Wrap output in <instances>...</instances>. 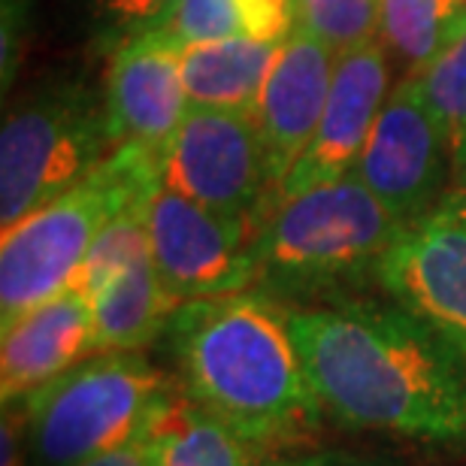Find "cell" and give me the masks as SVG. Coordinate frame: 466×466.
Instances as JSON below:
<instances>
[{
	"label": "cell",
	"instance_id": "6da1fadb",
	"mask_svg": "<svg viewBox=\"0 0 466 466\" xmlns=\"http://www.w3.org/2000/svg\"><path fill=\"white\" fill-rule=\"evenodd\" d=\"M321 412L342 427L466 440V360L403 306L337 300L288 309Z\"/></svg>",
	"mask_w": 466,
	"mask_h": 466
},
{
	"label": "cell",
	"instance_id": "7a4b0ae2",
	"mask_svg": "<svg viewBox=\"0 0 466 466\" xmlns=\"http://www.w3.org/2000/svg\"><path fill=\"white\" fill-rule=\"evenodd\" d=\"M167 346L182 394L264 449L319 421L288 309L264 291L182 303Z\"/></svg>",
	"mask_w": 466,
	"mask_h": 466
},
{
	"label": "cell",
	"instance_id": "3957f363",
	"mask_svg": "<svg viewBox=\"0 0 466 466\" xmlns=\"http://www.w3.org/2000/svg\"><path fill=\"white\" fill-rule=\"evenodd\" d=\"M406 225L349 173L276 200L258 225V285L273 294H321L379 279Z\"/></svg>",
	"mask_w": 466,
	"mask_h": 466
},
{
	"label": "cell",
	"instance_id": "277c9868",
	"mask_svg": "<svg viewBox=\"0 0 466 466\" xmlns=\"http://www.w3.org/2000/svg\"><path fill=\"white\" fill-rule=\"evenodd\" d=\"M157 185L161 157L139 146H118L86 182L6 228L0 246V328L76 285L106 221Z\"/></svg>",
	"mask_w": 466,
	"mask_h": 466
},
{
	"label": "cell",
	"instance_id": "5b68a950",
	"mask_svg": "<svg viewBox=\"0 0 466 466\" xmlns=\"http://www.w3.org/2000/svg\"><path fill=\"white\" fill-rule=\"evenodd\" d=\"M173 390L146 354H91L22 400L31 466H76L139 440Z\"/></svg>",
	"mask_w": 466,
	"mask_h": 466
},
{
	"label": "cell",
	"instance_id": "8992f818",
	"mask_svg": "<svg viewBox=\"0 0 466 466\" xmlns=\"http://www.w3.org/2000/svg\"><path fill=\"white\" fill-rule=\"evenodd\" d=\"M113 152L106 109L88 88L55 86L27 95L0 130L4 230L86 182Z\"/></svg>",
	"mask_w": 466,
	"mask_h": 466
},
{
	"label": "cell",
	"instance_id": "52a82bcc",
	"mask_svg": "<svg viewBox=\"0 0 466 466\" xmlns=\"http://www.w3.org/2000/svg\"><path fill=\"white\" fill-rule=\"evenodd\" d=\"M161 185L260 225L276 203V179L255 116L191 106L161 155Z\"/></svg>",
	"mask_w": 466,
	"mask_h": 466
},
{
	"label": "cell",
	"instance_id": "ba28073f",
	"mask_svg": "<svg viewBox=\"0 0 466 466\" xmlns=\"http://www.w3.org/2000/svg\"><path fill=\"white\" fill-rule=\"evenodd\" d=\"M258 221L209 209L179 191L157 188L148 207L152 264L176 306L251 291Z\"/></svg>",
	"mask_w": 466,
	"mask_h": 466
},
{
	"label": "cell",
	"instance_id": "9c48e42d",
	"mask_svg": "<svg viewBox=\"0 0 466 466\" xmlns=\"http://www.w3.org/2000/svg\"><path fill=\"white\" fill-rule=\"evenodd\" d=\"M451 167L454 157L421 91V79L403 76L390 88L351 173L409 228L445 200Z\"/></svg>",
	"mask_w": 466,
	"mask_h": 466
},
{
	"label": "cell",
	"instance_id": "30bf717a",
	"mask_svg": "<svg viewBox=\"0 0 466 466\" xmlns=\"http://www.w3.org/2000/svg\"><path fill=\"white\" fill-rule=\"evenodd\" d=\"M379 285L466 360V216L442 200L409 225L379 267Z\"/></svg>",
	"mask_w": 466,
	"mask_h": 466
},
{
	"label": "cell",
	"instance_id": "8fae6325",
	"mask_svg": "<svg viewBox=\"0 0 466 466\" xmlns=\"http://www.w3.org/2000/svg\"><path fill=\"white\" fill-rule=\"evenodd\" d=\"M388 95L390 55L379 36L351 52H342L319 130L279 185L276 200L294 198L315 185L349 176L367 146V137Z\"/></svg>",
	"mask_w": 466,
	"mask_h": 466
},
{
	"label": "cell",
	"instance_id": "7c38bea8",
	"mask_svg": "<svg viewBox=\"0 0 466 466\" xmlns=\"http://www.w3.org/2000/svg\"><path fill=\"white\" fill-rule=\"evenodd\" d=\"M104 109L116 148L139 146L161 157L191 109L179 46L157 31L118 43L109 55Z\"/></svg>",
	"mask_w": 466,
	"mask_h": 466
},
{
	"label": "cell",
	"instance_id": "4fadbf2b",
	"mask_svg": "<svg viewBox=\"0 0 466 466\" xmlns=\"http://www.w3.org/2000/svg\"><path fill=\"white\" fill-rule=\"evenodd\" d=\"M337 61L339 55L330 46H324L319 36H312L303 27H294L269 67L264 91H260L251 116L264 134L276 194L288 170L319 130L333 88Z\"/></svg>",
	"mask_w": 466,
	"mask_h": 466
},
{
	"label": "cell",
	"instance_id": "5bb4252c",
	"mask_svg": "<svg viewBox=\"0 0 466 466\" xmlns=\"http://www.w3.org/2000/svg\"><path fill=\"white\" fill-rule=\"evenodd\" d=\"M95 354V306L82 288L34 306L4 328L0 346V397L4 406L22 403L61 372Z\"/></svg>",
	"mask_w": 466,
	"mask_h": 466
},
{
	"label": "cell",
	"instance_id": "9a60e30c",
	"mask_svg": "<svg viewBox=\"0 0 466 466\" xmlns=\"http://www.w3.org/2000/svg\"><path fill=\"white\" fill-rule=\"evenodd\" d=\"M282 43L239 36L182 46V82L191 106L255 113Z\"/></svg>",
	"mask_w": 466,
	"mask_h": 466
},
{
	"label": "cell",
	"instance_id": "2e32d148",
	"mask_svg": "<svg viewBox=\"0 0 466 466\" xmlns=\"http://www.w3.org/2000/svg\"><path fill=\"white\" fill-rule=\"evenodd\" d=\"M95 306V354L139 351L167 330L179 309L157 276L152 258L137 260L91 294Z\"/></svg>",
	"mask_w": 466,
	"mask_h": 466
},
{
	"label": "cell",
	"instance_id": "e0dca14e",
	"mask_svg": "<svg viewBox=\"0 0 466 466\" xmlns=\"http://www.w3.org/2000/svg\"><path fill=\"white\" fill-rule=\"evenodd\" d=\"M148 433L157 466H264L269 461L264 445L176 390Z\"/></svg>",
	"mask_w": 466,
	"mask_h": 466
},
{
	"label": "cell",
	"instance_id": "ac0fdd59",
	"mask_svg": "<svg viewBox=\"0 0 466 466\" xmlns=\"http://www.w3.org/2000/svg\"><path fill=\"white\" fill-rule=\"evenodd\" d=\"M294 31V0H179L157 34L173 46L212 40L282 43Z\"/></svg>",
	"mask_w": 466,
	"mask_h": 466
},
{
	"label": "cell",
	"instance_id": "d6986e66",
	"mask_svg": "<svg viewBox=\"0 0 466 466\" xmlns=\"http://www.w3.org/2000/svg\"><path fill=\"white\" fill-rule=\"evenodd\" d=\"M463 18L466 9L458 0H381L379 40L406 76H421L461 31Z\"/></svg>",
	"mask_w": 466,
	"mask_h": 466
},
{
	"label": "cell",
	"instance_id": "ffe728a7",
	"mask_svg": "<svg viewBox=\"0 0 466 466\" xmlns=\"http://www.w3.org/2000/svg\"><path fill=\"white\" fill-rule=\"evenodd\" d=\"M155 191L130 200L125 209L106 221L104 230L97 233V239L91 242L88 258L76 279V288H82L88 297L100 285H106L113 276H118L121 269H127L137 260L152 258V246H148V207H152Z\"/></svg>",
	"mask_w": 466,
	"mask_h": 466
},
{
	"label": "cell",
	"instance_id": "44dd1931",
	"mask_svg": "<svg viewBox=\"0 0 466 466\" xmlns=\"http://www.w3.org/2000/svg\"><path fill=\"white\" fill-rule=\"evenodd\" d=\"M418 79L454 157L466 146V18Z\"/></svg>",
	"mask_w": 466,
	"mask_h": 466
},
{
	"label": "cell",
	"instance_id": "7402d4cb",
	"mask_svg": "<svg viewBox=\"0 0 466 466\" xmlns=\"http://www.w3.org/2000/svg\"><path fill=\"white\" fill-rule=\"evenodd\" d=\"M379 9L381 0H294V27L342 55L376 40Z\"/></svg>",
	"mask_w": 466,
	"mask_h": 466
},
{
	"label": "cell",
	"instance_id": "603a6c76",
	"mask_svg": "<svg viewBox=\"0 0 466 466\" xmlns=\"http://www.w3.org/2000/svg\"><path fill=\"white\" fill-rule=\"evenodd\" d=\"M95 4L104 31L116 49L118 43L130 40V36L157 31L179 6V0H95Z\"/></svg>",
	"mask_w": 466,
	"mask_h": 466
},
{
	"label": "cell",
	"instance_id": "cb8c5ba5",
	"mask_svg": "<svg viewBox=\"0 0 466 466\" xmlns=\"http://www.w3.org/2000/svg\"><path fill=\"white\" fill-rule=\"evenodd\" d=\"M0 466H31V445H27V418L25 403L4 406V431H0Z\"/></svg>",
	"mask_w": 466,
	"mask_h": 466
},
{
	"label": "cell",
	"instance_id": "d4e9b609",
	"mask_svg": "<svg viewBox=\"0 0 466 466\" xmlns=\"http://www.w3.org/2000/svg\"><path fill=\"white\" fill-rule=\"evenodd\" d=\"M76 466H157V449H155L152 433H146L134 442L121 445V449H116V451H106V454H100V458L82 461Z\"/></svg>",
	"mask_w": 466,
	"mask_h": 466
},
{
	"label": "cell",
	"instance_id": "484cf974",
	"mask_svg": "<svg viewBox=\"0 0 466 466\" xmlns=\"http://www.w3.org/2000/svg\"><path fill=\"white\" fill-rule=\"evenodd\" d=\"M445 200L454 203L463 216H466V146L454 155V167H451V185H449V194Z\"/></svg>",
	"mask_w": 466,
	"mask_h": 466
},
{
	"label": "cell",
	"instance_id": "4316f807",
	"mask_svg": "<svg viewBox=\"0 0 466 466\" xmlns=\"http://www.w3.org/2000/svg\"><path fill=\"white\" fill-rule=\"evenodd\" d=\"M333 454H300V458H269L264 466H328Z\"/></svg>",
	"mask_w": 466,
	"mask_h": 466
},
{
	"label": "cell",
	"instance_id": "83f0119b",
	"mask_svg": "<svg viewBox=\"0 0 466 466\" xmlns=\"http://www.w3.org/2000/svg\"><path fill=\"white\" fill-rule=\"evenodd\" d=\"M328 466H385L379 461H360V458H349V454H333Z\"/></svg>",
	"mask_w": 466,
	"mask_h": 466
},
{
	"label": "cell",
	"instance_id": "f1b7e54d",
	"mask_svg": "<svg viewBox=\"0 0 466 466\" xmlns=\"http://www.w3.org/2000/svg\"><path fill=\"white\" fill-rule=\"evenodd\" d=\"M458 4H461V6H463V9H466V0H458Z\"/></svg>",
	"mask_w": 466,
	"mask_h": 466
}]
</instances>
